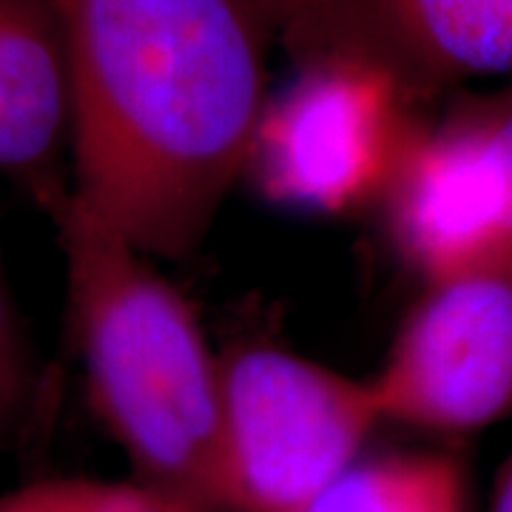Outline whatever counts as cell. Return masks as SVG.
Here are the masks:
<instances>
[{"label":"cell","mask_w":512,"mask_h":512,"mask_svg":"<svg viewBox=\"0 0 512 512\" xmlns=\"http://www.w3.org/2000/svg\"><path fill=\"white\" fill-rule=\"evenodd\" d=\"M74 197L151 259H185L248 174L276 37L268 0H60Z\"/></svg>","instance_id":"1"},{"label":"cell","mask_w":512,"mask_h":512,"mask_svg":"<svg viewBox=\"0 0 512 512\" xmlns=\"http://www.w3.org/2000/svg\"><path fill=\"white\" fill-rule=\"evenodd\" d=\"M89 396L140 481L222 512V356L154 259L69 191L46 211Z\"/></svg>","instance_id":"2"},{"label":"cell","mask_w":512,"mask_h":512,"mask_svg":"<svg viewBox=\"0 0 512 512\" xmlns=\"http://www.w3.org/2000/svg\"><path fill=\"white\" fill-rule=\"evenodd\" d=\"M379 424L367 379L274 345L222 356V512H302Z\"/></svg>","instance_id":"3"},{"label":"cell","mask_w":512,"mask_h":512,"mask_svg":"<svg viewBox=\"0 0 512 512\" xmlns=\"http://www.w3.org/2000/svg\"><path fill=\"white\" fill-rule=\"evenodd\" d=\"M413 123L407 94L379 69L345 57L296 63L262 109L245 177L276 205L350 214L382 202Z\"/></svg>","instance_id":"4"},{"label":"cell","mask_w":512,"mask_h":512,"mask_svg":"<svg viewBox=\"0 0 512 512\" xmlns=\"http://www.w3.org/2000/svg\"><path fill=\"white\" fill-rule=\"evenodd\" d=\"M367 382L384 424L458 436L512 416V254L430 279Z\"/></svg>","instance_id":"5"},{"label":"cell","mask_w":512,"mask_h":512,"mask_svg":"<svg viewBox=\"0 0 512 512\" xmlns=\"http://www.w3.org/2000/svg\"><path fill=\"white\" fill-rule=\"evenodd\" d=\"M396 251L427 282L512 254V86L413 123L382 197Z\"/></svg>","instance_id":"6"},{"label":"cell","mask_w":512,"mask_h":512,"mask_svg":"<svg viewBox=\"0 0 512 512\" xmlns=\"http://www.w3.org/2000/svg\"><path fill=\"white\" fill-rule=\"evenodd\" d=\"M293 63L359 60L407 100L512 74V0H268Z\"/></svg>","instance_id":"7"},{"label":"cell","mask_w":512,"mask_h":512,"mask_svg":"<svg viewBox=\"0 0 512 512\" xmlns=\"http://www.w3.org/2000/svg\"><path fill=\"white\" fill-rule=\"evenodd\" d=\"M72 146V83L60 0H0V174L43 211L60 202Z\"/></svg>","instance_id":"8"},{"label":"cell","mask_w":512,"mask_h":512,"mask_svg":"<svg viewBox=\"0 0 512 512\" xmlns=\"http://www.w3.org/2000/svg\"><path fill=\"white\" fill-rule=\"evenodd\" d=\"M467 476L453 453L359 458L302 512H464Z\"/></svg>","instance_id":"9"},{"label":"cell","mask_w":512,"mask_h":512,"mask_svg":"<svg viewBox=\"0 0 512 512\" xmlns=\"http://www.w3.org/2000/svg\"><path fill=\"white\" fill-rule=\"evenodd\" d=\"M0 512H202L148 481L46 478L0 495Z\"/></svg>","instance_id":"10"},{"label":"cell","mask_w":512,"mask_h":512,"mask_svg":"<svg viewBox=\"0 0 512 512\" xmlns=\"http://www.w3.org/2000/svg\"><path fill=\"white\" fill-rule=\"evenodd\" d=\"M29 384H32L29 342L20 325L15 299L0 271V436H6L20 416L23 404L29 399Z\"/></svg>","instance_id":"11"},{"label":"cell","mask_w":512,"mask_h":512,"mask_svg":"<svg viewBox=\"0 0 512 512\" xmlns=\"http://www.w3.org/2000/svg\"><path fill=\"white\" fill-rule=\"evenodd\" d=\"M487 512H512V456L507 458L501 476L495 481L493 498H490V507Z\"/></svg>","instance_id":"12"}]
</instances>
